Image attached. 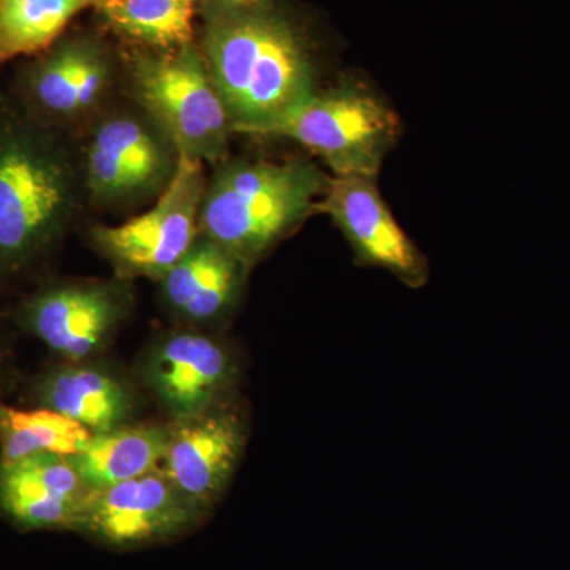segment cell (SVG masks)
I'll return each instance as SVG.
<instances>
[{
	"mask_svg": "<svg viewBox=\"0 0 570 570\" xmlns=\"http://www.w3.org/2000/svg\"><path fill=\"white\" fill-rule=\"evenodd\" d=\"M317 213L332 217L354 250L356 264L392 273L407 287H423L430 265L396 223L371 176H330Z\"/></svg>",
	"mask_w": 570,
	"mask_h": 570,
	"instance_id": "7c38bea8",
	"label": "cell"
},
{
	"mask_svg": "<svg viewBox=\"0 0 570 570\" xmlns=\"http://www.w3.org/2000/svg\"><path fill=\"white\" fill-rule=\"evenodd\" d=\"M328 181L309 157H227L206 176L198 230L254 266L317 213Z\"/></svg>",
	"mask_w": 570,
	"mask_h": 570,
	"instance_id": "3957f363",
	"label": "cell"
},
{
	"mask_svg": "<svg viewBox=\"0 0 570 570\" xmlns=\"http://www.w3.org/2000/svg\"><path fill=\"white\" fill-rule=\"evenodd\" d=\"M29 397L37 407L59 412L92 434L129 425L138 406L132 385L111 367L91 360L45 370L33 379Z\"/></svg>",
	"mask_w": 570,
	"mask_h": 570,
	"instance_id": "2e32d148",
	"label": "cell"
},
{
	"mask_svg": "<svg viewBox=\"0 0 570 570\" xmlns=\"http://www.w3.org/2000/svg\"><path fill=\"white\" fill-rule=\"evenodd\" d=\"M197 43L235 134L265 137L317 91L311 33L284 0L198 7Z\"/></svg>",
	"mask_w": 570,
	"mask_h": 570,
	"instance_id": "6da1fadb",
	"label": "cell"
},
{
	"mask_svg": "<svg viewBox=\"0 0 570 570\" xmlns=\"http://www.w3.org/2000/svg\"><path fill=\"white\" fill-rule=\"evenodd\" d=\"M88 491L69 456L0 461V517L22 532H77Z\"/></svg>",
	"mask_w": 570,
	"mask_h": 570,
	"instance_id": "5bb4252c",
	"label": "cell"
},
{
	"mask_svg": "<svg viewBox=\"0 0 570 570\" xmlns=\"http://www.w3.org/2000/svg\"><path fill=\"white\" fill-rule=\"evenodd\" d=\"M247 430L239 412L217 404L194 417L170 423L160 471L184 498L208 513L234 478Z\"/></svg>",
	"mask_w": 570,
	"mask_h": 570,
	"instance_id": "4fadbf2b",
	"label": "cell"
},
{
	"mask_svg": "<svg viewBox=\"0 0 570 570\" xmlns=\"http://www.w3.org/2000/svg\"><path fill=\"white\" fill-rule=\"evenodd\" d=\"M198 7L200 0H105L94 10L122 45L171 50L197 39Z\"/></svg>",
	"mask_w": 570,
	"mask_h": 570,
	"instance_id": "ac0fdd59",
	"label": "cell"
},
{
	"mask_svg": "<svg viewBox=\"0 0 570 570\" xmlns=\"http://www.w3.org/2000/svg\"><path fill=\"white\" fill-rule=\"evenodd\" d=\"M89 208L132 214L174 183L181 153L141 107L122 96L75 140Z\"/></svg>",
	"mask_w": 570,
	"mask_h": 570,
	"instance_id": "5b68a950",
	"label": "cell"
},
{
	"mask_svg": "<svg viewBox=\"0 0 570 570\" xmlns=\"http://www.w3.org/2000/svg\"><path fill=\"white\" fill-rule=\"evenodd\" d=\"M86 206L75 141L0 97V284L39 275Z\"/></svg>",
	"mask_w": 570,
	"mask_h": 570,
	"instance_id": "7a4b0ae2",
	"label": "cell"
},
{
	"mask_svg": "<svg viewBox=\"0 0 570 570\" xmlns=\"http://www.w3.org/2000/svg\"><path fill=\"white\" fill-rule=\"evenodd\" d=\"M253 266L198 235L181 261L159 281L171 316L190 326L214 325L234 314Z\"/></svg>",
	"mask_w": 570,
	"mask_h": 570,
	"instance_id": "9a60e30c",
	"label": "cell"
},
{
	"mask_svg": "<svg viewBox=\"0 0 570 570\" xmlns=\"http://www.w3.org/2000/svg\"><path fill=\"white\" fill-rule=\"evenodd\" d=\"M135 305L132 281H47L22 296L9 317L62 362H89L110 346Z\"/></svg>",
	"mask_w": 570,
	"mask_h": 570,
	"instance_id": "ba28073f",
	"label": "cell"
},
{
	"mask_svg": "<svg viewBox=\"0 0 570 570\" xmlns=\"http://www.w3.org/2000/svg\"><path fill=\"white\" fill-rule=\"evenodd\" d=\"M92 433L51 409H17L0 400V461H13L36 453L77 455Z\"/></svg>",
	"mask_w": 570,
	"mask_h": 570,
	"instance_id": "ffe728a7",
	"label": "cell"
},
{
	"mask_svg": "<svg viewBox=\"0 0 570 570\" xmlns=\"http://www.w3.org/2000/svg\"><path fill=\"white\" fill-rule=\"evenodd\" d=\"M17 385V367L13 363V352L3 333L0 332V400Z\"/></svg>",
	"mask_w": 570,
	"mask_h": 570,
	"instance_id": "44dd1931",
	"label": "cell"
},
{
	"mask_svg": "<svg viewBox=\"0 0 570 570\" xmlns=\"http://www.w3.org/2000/svg\"><path fill=\"white\" fill-rule=\"evenodd\" d=\"M396 112L365 81L344 77L317 89L265 137L287 138L317 156L333 176L376 178L400 137Z\"/></svg>",
	"mask_w": 570,
	"mask_h": 570,
	"instance_id": "52a82bcc",
	"label": "cell"
},
{
	"mask_svg": "<svg viewBox=\"0 0 570 570\" xmlns=\"http://www.w3.org/2000/svg\"><path fill=\"white\" fill-rule=\"evenodd\" d=\"M170 439V425H124L91 441L71 464L89 490L105 489L157 471Z\"/></svg>",
	"mask_w": 570,
	"mask_h": 570,
	"instance_id": "e0dca14e",
	"label": "cell"
},
{
	"mask_svg": "<svg viewBox=\"0 0 570 570\" xmlns=\"http://www.w3.org/2000/svg\"><path fill=\"white\" fill-rule=\"evenodd\" d=\"M10 96L33 121L75 141L124 96L121 45L104 28H70L18 66Z\"/></svg>",
	"mask_w": 570,
	"mask_h": 570,
	"instance_id": "277c9868",
	"label": "cell"
},
{
	"mask_svg": "<svg viewBox=\"0 0 570 570\" xmlns=\"http://www.w3.org/2000/svg\"><path fill=\"white\" fill-rule=\"evenodd\" d=\"M258 0H200V7L209 6H249Z\"/></svg>",
	"mask_w": 570,
	"mask_h": 570,
	"instance_id": "7402d4cb",
	"label": "cell"
},
{
	"mask_svg": "<svg viewBox=\"0 0 570 570\" xmlns=\"http://www.w3.org/2000/svg\"><path fill=\"white\" fill-rule=\"evenodd\" d=\"M205 517L157 469L141 478L89 490L77 532L108 549L129 551L174 542L194 531Z\"/></svg>",
	"mask_w": 570,
	"mask_h": 570,
	"instance_id": "30bf717a",
	"label": "cell"
},
{
	"mask_svg": "<svg viewBox=\"0 0 570 570\" xmlns=\"http://www.w3.org/2000/svg\"><path fill=\"white\" fill-rule=\"evenodd\" d=\"M138 373L174 422L225 403L238 381L232 348L208 333L175 330L149 344Z\"/></svg>",
	"mask_w": 570,
	"mask_h": 570,
	"instance_id": "8fae6325",
	"label": "cell"
},
{
	"mask_svg": "<svg viewBox=\"0 0 570 570\" xmlns=\"http://www.w3.org/2000/svg\"><path fill=\"white\" fill-rule=\"evenodd\" d=\"M121 48L124 96L164 127L183 157L213 167L227 159L234 126L197 39L171 50Z\"/></svg>",
	"mask_w": 570,
	"mask_h": 570,
	"instance_id": "8992f818",
	"label": "cell"
},
{
	"mask_svg": "<svg viewBox=\"0 0 570 570\" xmlns=\"http://www.w3.org/2000/svg\"><path fill=\"white\" fill-rule=\"evenodd\" d=\"M99 0H0V66L51 47Z\"/></svg>",
	"mask_w": 570,
	"mask_h": 570,
	"instance_id": "d6986e66",
	"label": "cell"
},
{
	"mask_svg": "<svg viewBox=\"0 0 570 570\" xmlns=\"http://www.w3.org/2000/svg\"><path fill=\"white\" fill-rule=\"evenodd\" d=\"M99 2H105V0H99Z\"/></svg>",
	"mask_w": 570,
	"mask_h": 570,
	"instance_id": "603a6c76",
	"label": "cell"
},
{
	"mask_svg": "<svg viewBox=\"0 0 570 570\" xmlns=\"http://www.w3.org/2000/svg\"><path fill=\"white\" fill-rule=\"evenodd\" d=\"M206 184L205 164L181 157L167 193L119 225H94L88 239L121 279H160L194 245Z\"/></svg>",
	"mask_w": 570,
	"mask_h": 570,
	"instance_id": "9c48e42d",
	"label": "cell"
}]
</instances>
